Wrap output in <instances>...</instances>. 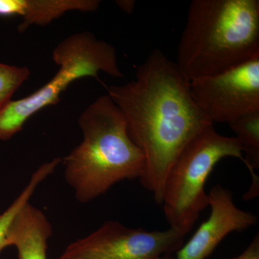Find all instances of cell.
<instances>
[{
    "label": "cell",
    "instance_id": "3",
    "mask_svg": "<svg viewBox=\"0 0 259 259\" xmlns=\"http://www.w3.org/2000/svg\"><path fill=\"white\" fill-rule=\"evenodd\" d=\"M79 125L83 141L64 158L65 180L78 202L88 203L121 181L141 178L144 153L130 138L125 116L108 95L83 110Z\"/></svg>",
    "mask_w": 259,
    "mask_h": 259
},
{
    "label": "cell",
    "instance_id": "14",
    "mask_svg": "<svg viewBox=\"0 0 259 259\" xmlns=\"http://www.w3.org/2000/svg\"><path fill=\"white\" fill-rule=\"evenodd\" d=\"M231 259H259V235L257 234L254 237L246 249L243 250L241 254Z\"/></svg>",
    "mask_w": 259,
    "mask_h": 259
},
{
    "label": "cell",
    "instance_id": "11",
    "mask_svg": "<svg viewBox=\"0 0 259 259\" xmlns=\"http://www.w3.org/2000/svg\"><path fill=\"white\" fill-rule=\"evenodd\" d=\"M241 144L245 164L251 175L252 182L244 195L245 200L255 198L259 192V111L238 117L228 123Z\"/></svg>",
    "mask_w": 259,
    "mask_h": 259
},
{
    "label": "cell",
    "instance_id": "7",
    "mask_svg": "<svg viewBox=\"0 0 259 259\" xmlns=\"http://www.w3.org/2000/svg\"><path fill=\"white\" fill-rule=\"evenodd\" d=\"M192 98L214 122L230 123L259 111V57L212 76L190 81Z\"/></svg>",
    "mask_w": 259,
    "mask_h": 259
},
{
    "label": "cell",
    "instance_id": "6",
    "mask_svg": "<svg viewBox=\"0 0 259 259\" xmlns=\"http://www.w3.org/2000/svg\"><path fill=\"white\" fill-rule=\"evenodd\" d=\"M185 235L174 228L148 231L106 221L66 247L59 259H175Z\"/></svg>",
    "mask_w": 259,
    "mask_h": 259
},
{
    "label": "cell",
    "instance_id": "8",
    "mask_svg": "<svg viewBox=\"0 0 259 259\" xmlns=\"http://www.w3.org/2000/svg\"><path fill=\"white\" fill-rule=\"evenodd\" d=\"M207 196L208 219L177 252L175 259H206L231 232L244 231L258 222L255 214L237 207L233 194L223 186H214Z\"/></svg>",
    "mask_w": 259,
    "mask_h": 259
},
{
    "label": "cell",
    "instance_id": "13",
    "mask_svg": "<svg viewBox=\"0 0 259 259\" xmlns=\"http://www.w3.org/2000/svg\"><path fill=\"white\" fill-rule=\"evenodd\" d=\"M30 74L28 68L0 63V109L11 101L13 95L28 79Z\"/></svg>",
    "mask_w": 259,
    "mask_h": 259
},
{
    "label": "cell",
    "instance_id": "1",
    "mask_svg": "<svg viewBox=\"0 0 259 259\" xmlns=\"http://www.w3.org/2000/svg\"><path fill=\"white\" fill-rule=\"evenodd\" d=\"M107 95L125 116L130 138L144 153L140 182L161 204L165 181L177 158L213 123L194 102L190 80L159 49L140 65L136 79L111 85Z\"/></svg>",
    "mask_w": 259,
    "mask_h": 259
},
{
    "label": "cell",
    "instance_id": "12",
    "mask_svg": "<svg viewBox=\"0 0 259 259\" xmlns=\"http://www.w3.org/2000/svg\"><path fill=\"white\" fill-rule=\"evenodd\" d=\"M55 171V166L51 162H47L40 165L32 174L28 185L20 192L9 207L0 214V252L8 247L7 245V233L13 218L24 205L30 202V199L37 190L38 185L44 182L48 177Z\"/></svg>",
    "mask_w": 259,
    "mask_h": 259
},
{
    "label": "cell",
    "instance_id": "4",
    "mask_svg": "<svg viewBox=\"0 0 259 259\" xmlns=\"http://www.w3.org/2000/svg\"><path fill=\"white\" fill-rule=\"evenodd\" d=\"M52 58L59 69L47 84L28 97L11 100L0 109L1 141L20 132L34 114L59 102L61 94L76 80L89 76L98 79L100 71L115 78L123 76L115 47L98 40L90 32L66 37L53 51Z\"/></svg>",
    "mask_w": 259,
    "mask_h": 259
},
{
    "label": "cell",
    "instance_id": "5",
    "mask_svg": "<svg viewBox=\"0 0 259 259\" xmlns=\"http://www.w3.org/2000/svg\"><path fill=\"white\" fill-rule=\"evenodd\" d=\"M244 162L241 144L236 137L218 134L213 125L187 145L177 158L165 181L161 204L170 228L186 235L208 206L205 184L223 158Z\"/></svg>",
    "mask_w": 259,
    "mask_h": 259
},
{
    "label": "cell",
    "instance_id": "15",
    "mask_svg": "<svg viewBox=\"0 0 259 259\" xmlns=\"http://www.w3.org/2000/svg\"><path fill=\"white\" fill-rule=\"evenodd\" d=\"M116 5L127 14H132L134 12L136 1L134 0H117Z\"/></svg>",
    "mask_w": 259,
    "mask_h": 259
},
{
    "label": "cell",
    "instance_id": "10",
    "mask_svg": "<svg viewBox=\"0 0 259 259\" xmlns=\"http://www.w3.org/2000/svg\"><path fill=\"white\" fill-rule=\"evenodd\" d=\"M99 0H0V16L20 15L18 25L23 32L32 25L45 26L69 11L94 12Z\"/></svg>",
    "mask_w": 259,
    "mask_h": 259
},
{
    "label": "cell",
    "instance_id": "9",
    "mask_svg": "<svg viewBox=\"0 0 259 259\" xmlns=\"http://www.w3.org/2000/svg\"><path fill=\"white\" fill-rule=\"evenodd\" d=\"M52 226L42 211L28 202L13 218L7 233V245L15 246L18 259H47Z\"/></svg>",
    "mask_w": 259,
    "mask_h": 259
},
{
    "label": "cell",
    "instance_id": "2",
    "mask_svg": "<svg viewBox=\"0 0 259 259\" xmlns=\"http://www.w3.org/2000/svg\"><path fill=\"white\" fill-rule=\"evenodd\" d=\"M259 57L258 0H193L177 65L190 81Z\"/></svg>",
    "mask_w": 259,
    "mask_h": 259
}]
</instances>
